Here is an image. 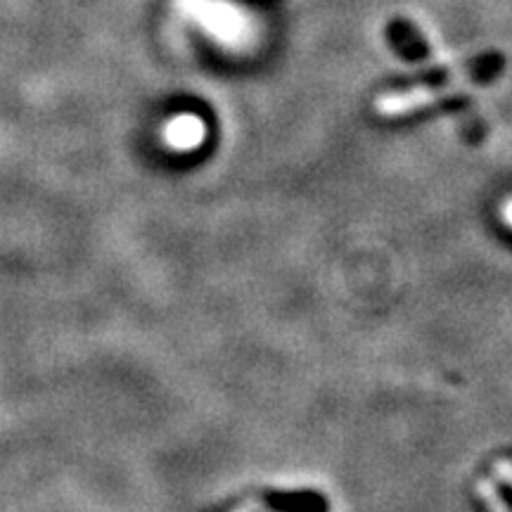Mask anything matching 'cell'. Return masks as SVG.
Listing matches in <instances>:
<instances>
[{"mask_svg": "<svg viewBox=\"0 0 512 512\" xmlns=\"http://www.w3.org/2000/svg\"><path fill=\"white\" fill-rule=\"evenodd\" d=\"M472 79L467 74L460 76L456 81L448 83H437V86H418L411 88V91L401 93H389L375 102V110L382 114V117H403V114L422 110V107L434 105V102L453 98V95L465 91L470 86Z\"/></svg>", "mask_w": 512, "mask_h": 512, "instance_id": "6da1fadb", "label": "cell"}, {"mask_svg": "<svg viewBox=\"0 0 512 512\" xmlns=\"http://www.w3.org/2000/svg\"><path fill=\"white\" fill-rule=\"evenodd\" d=\"M328 498L311 489L266 491L261 496H249L230 512H328Z\"/></svg>", "mask_w": 512, "mask_h": 512, "instance_id": "7a4b0ae2", "label": "cell"}, {"mask_svg": "<svg viewBox=\"0 0 512 512\" xmlns=\"http://www.w3.org/2000/svg\"><path fill=\"white\" fill-rule=\"evenodd\" d=\"M166 143L178 147V150H188L202 143L204 138V124L197 117H178L164 128Z\"/></svg>", "mask_w": 512, "mask_h": 512, "instance_id": "3957f363", "label": "cell"}, {"mask_svg": "<svg viewBox=\"0 0 512 512\" xmlns=\"http://www.w3.org/2000/svg\"><path fill=\"white\" fill-rule=\"evenodd\" d=\"M479 494H482V498L486 501V505H489L491 512H508V508H505V503L501 501V496H498L496 486L491 484L489 479L479 482Z\"/></svg>", "mask_w": 512, "mask_h": 512, "instance_id": "277c9868", "label": "cell"}, {"mask_svg": "<svg viewBox=\"0 0 512 512\" xmlns=\"http://www.w3.org/2000/svg\"><path fill=\"white\" fill-rule=\"evenodd\" d=\"M496 472H498V477L505 479L508 484H512V460H498Z\"/></svg>", "mask_w": 512, "mask_h": 512, "instance_id": "5b68a950", "label": "cell"}, {"mask_svg": "<svg viewBox=\"0 0 512 512\" xmlns=\"http://www.w3.org/2000/svg\"><path fill=\"white\" fill-rule=\"evenodd\" d=\"M503 219H505V223H508V226L512 228V200L503 204Z\"/></svg>", "mask_w": 512, "mask_h": 512, "instance_id": "8992f818", "label": "cell"}]
</instances>
